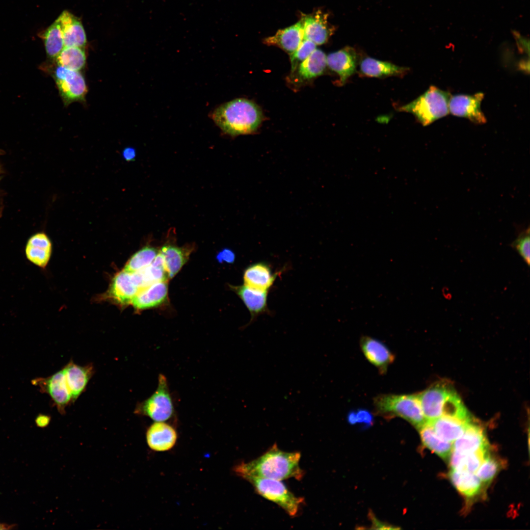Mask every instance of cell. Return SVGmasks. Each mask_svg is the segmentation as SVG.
Wrapping results in <instances>:
<instances>
[{
  "label": "cell",
  "instance_id": "cell-1",
  "mask_svg": "<svg viewBox=\"0 0 530 530\" xmlns=\"http://www.w3.org/2000/svg\"><path fill=\"white\" fill-rule=\"evenodd\" d=\"M300 458L299 452L282 450L275 444L257 458L237 465L234 471L243 479L253 477L281 481L294 478L299 480L304 475L299 466Z\"/></svg>",
  "mask_w": 530,
  "mask_h": 530
},
{
  "label": "cell",
  "instance_id": "cell-2",
  "mask_svg": "<svg viewBox=\"0 0 530 530\" xmlns=\"http://www.w3.org/2000/svg\"><path fill=\"white\" fill-rule=\"evenodd\" d=\"M212 118L225 133L235 136L254 132L261 124L263 116L256 104L239 98L216 108L212 114Z\"/></svg>",
  "mask_w": 530,
  "mask_h": 530
},
{
  "label": "cell",
  "instance_id": "cell-3",
  "mask_svg": "<svg viewBox=\"0 0 530 530\" xmlns=\"http://www.w3.org/2000/svg\"><path fill=\"white\" fill-rule=\"evenodd\" d=\"M450 94L431 86L412 102L398 108L400 111L412 114L424 126L447 115Z\"/></svg>",
  "mask_w": 530,
  "mask_h": 530
},
{
  "label": "cell",
  "instance_id": "cell-4",
  "mask_svg": "<svg viewBox=\"0 0 530 530\" xmlns=\"http://www.w3.org/2000/svg\"><path fill=\"white\" fill-rule=\"evenodd\" d=\"M373 403L378 413L399 416L418 429L426 423L417 394L381 395Z\"/></svg>",
  "mask_w": 530,
  "mask_h": 530
},
{
  "label": "cell",
  "instance_id": "cell-5",
  "mask_svg": "<svg viewBox=\"0 0 530 530\" xmlns=\"http://www.w3.org/2000/svg\"><path fill=\"white\" fill-rule=\"evenodd\" d=\"M256 492L263 498L276 504L291 517L295 516L304 503V499L295 496L281 480L248 477Z\"/></svg>",
  "mask_w": 530,
  "mask_h": 530
},
{
  "label": "cell",
  "instance_id": "cell-6",
  "mask_svg": "<svg viewBox=\"0 0 530 530\" xmlns=\"http://www.w3.org/2000/svg\"><path fill=\"white\" fill-rule=\"evenodd\" d=\"M134 412L148 416L155 422H165L174 414V407L166 377L162 374L158 376V386L154 393L145 400L138 403Z\"/></svg>",
  "mask_w": 530,
  "mask_h": 530
},
{
  "label": "cell",
  "instance_id": "cell-7",
  "mask_svg": "<svg viewBox=\"0 0 530 530\" xmlns=\"http://www.w3.org/2000/svg\"><path fill=\"white\" fill-rule=\"evenodd\" d=\"M52 75L59 94L65 106L77 101H83L87 92L83 76L80 71H74L57 65Z\"/></svg>",
  "mask_w": 530,
  "mask_h": 530
},
{
  "label": "cell",
  "instance_id": "cell-8",
  "mask_svg": "<svg viewBox=\"0 0 530 530\" xmlns=\"http://www.w3.org/2000/svg\"><path fill=\"white\" fill-rule=\"evenodd\" d=\"M453 389L450 384L440 382L417 394L426 422H431L442 416L446 401Z\"/></svg>",
  "mask_w": 530,
  "mask_h": 530
},
{
  "label": "cell",
  "instance_id": "cell-9",
  "mask_svg": "<svg viewBox=\"0 0 530 530\" xmlns=\"http://www.w3.org/2000/svg\"><path fill=\"white\" fill-rule=\"evenodd\" d=\"M484 98L483 93L474 95H456L450 97L449 112L453 115L463 117L477 124L486 122V118L481 110V103Z\"/></svg>",
  "mask_w": 530,
  "mask_h": 530
},
{
  "label": "cell",
  "instance_id": "cell-10",
  "mask_svg": "<svg viewBox=\"0 0 530 530\" xmlns=\"http://www.w3.org/2000/svg\"><path fill=\"white\" fill-rule=\"evenodd\" d=\"M32 382L50 396L60 412L73 401L63 369L47 378L35 379Z\"/></svg>",
  "mask_w": 530,
  "mask_h": 530
},
{
  "label": "cell",
  "instance_id": "cell-11",
  "mask_svg": "<svg viewBox=\"0 0 530 530\" xmlns=\"http://www.w3.org/2000/svg\"><path fill=\"white\" fill-rule=\"evenodd\" d=\"M300 21L303 30V39H308L316 45L324 44L333 32L327 21V15L318 10L310 14H302Z\"/></svg>",
  "mask_w": 530,
  "mask_h": 530
},
{
  "label": "cell",
  "instance_id": "cell-12",
  "mask_svg": "<svg viewBox=\"0 0 530 530\" xmlns=\"http://www.w3.org/2000/svg\"><path fill=\"white\" fill-rule=\"evenodd\" d=\"M327 66L339 76L341 85L356 71L357 55L353 48H344L326 56Z\"/></svg>",
  "mask_w": 530,
  "mask_h": 530
},
{
  "label": "cell",
  "instance_id": "cell-13",
  "mask_svg": "<svg viewBox=\"0 0 530 530\" xmlns=\"http://www.w3.org/2000/svg\"><path fill=\"white\" fill-rule=\"evenodd\" d=\"M361 350L367 359L375 366L381 373L386 372L395 359V356L381 342L369 336H363L360 340Z\"/></svg>",
  "mask_w": 530,
  "mask_h": 530
},
{
  "label": "cell",
  "instance_id": "cell-14",
  "mask_svg": "<svg viewBox=\"0 0 530 530\" xmlns=\"http://www.w3.org/2000/svg\"><path fill=\"white\" fill-rule=\"evenodd\" d=\"M453 450L468 453L489 448L483 428L473 420L452 445Z\"/></svg>",
  "mask_w": 530,
  "mask_h": 530
},
{
  "label": "cell",
  "instance_id": "cell-15",
  "mask_svg": "<svg viewBox=\"0 0 530 530\" xmlns=\"http://www.w3.org/2000/svg\"><path fill=\"white\" fill-rule=\"evenodd\" d=\"M146 440L149 448L156 451H165L175 445L177 433L175 428L164 422H155L146 432Z\"/></svg>",
  "mask_w": 530,
  "mask_h": 530
},
{
  "label": "cell",
  "instance_id": "cell-16",
  "mask_svg": "<svg viewBox=\"0 0 530 530\" xmlns=\"http://www.w3.org/2000/svg\"><path fill=\"white\" fill-rule=\"evenodd\" d=\"M58 18L63 33L64 47L84 48L87 40L80 20L67 10L63 11Z\"/></svg>",
  "mask_w": 530,
  "mask_h": 530
},
{
  "label": "cell",
  "instance_id": "cell-17",
  "mask_svg": "<svg viewBox=\"0 0 530 530\" xmlns=\"http://www.w3.org/2000/svg\"><path fill=\"white\" fill-rule=\"evenodd\" d=\"M303 39L302 24L300 20L289 27L279 30L272 36L266 38L264 43L277 46L290 55L298 47Z\"/></svg>",
  "mask_w": 530,
  "mask_h": 530
},
{
  "label": "cell",
  "instance_id": "cell-18",
  "mask_svg": "<svg viewBox=\"0 0 530 530\" xmlns=\"http://www.w3.org/2000/svg\"><path fill=\"white\" fill-rule=\"evenodd\" d=\"M278 273L272 272L270 267L264 262L251 265L244 271V285L260 291H268L274 283Z\"/></svg>",
  "mask_w": 530,
  "mask_h": 530
},
{
  "label": "cell",
  "instance_id": "cell-19",
  "mask_svg": "<svg viewBox=\"0 0 530 530\" xmlns=\"http://www.w3.org/2000/svg\"><path fill=\"white\" fill-rule=\"evenodd\" d=\"M139 291L132 280V274L123 270L113 278L108 294L115 302L124 305L132 302Z\"/></svg>",
  "mask_w": 530,
  "mask_h": 530
},
{
  "label": "cell",
  "instance_id": "cell-20",
  "mask_svg": "<svg viewBox=\"0 0 530 530\" xmlns=\"http://www.w3.org/2000/svg\"><path fill=\"white\" fill-rule=\"evenodd\" d=\"M409 68L396 65L389 62L366 57L360 63L359 72L366 77L384 78L388 77H401L406 75Z\"/></svg>",
  "mask_w": 530,
  "mask_h": 530
},
{
  "label": "cell",
  "instance_id": "cell-21",
  "mask_svg": "<svg viewBox=\"0 0 530 530\" xmlns=\"http://www.w3.org/2000/svg\"><path fill=\"white\" fill-rule=\"evenodd\" d=\"M326 66V55L316 49L291 74L296 82H303L321 75Z\"/></svg>",
  "mask_w": 530,
  "mask_h": 530
},
{
  "label": "cell",
  "instance_id": "cell-22",
  "mask_svg": "<svg viewBox=\"0 0 530 530\" xmlns=\"http://www.w3.org/2000/svg\"><path fill=\"white\" fill-rule=\"evenodd\" d=\"M167 291V281L155 282L140 289L131 303L138 310L154 307L165 301Z\"/></svg>",
  "mask_w": 530,
  "mask_h": 530
},
{
  "label": "cell",
  "instance_id": "cell-23",
  "mask_svg": "<svg viewBox=\"0 0 530 530\" xmlns=\"http://www.w3.org/2000/svg\"><path fill=\"white\" fill-rule=\"evenodd\" d=\"M63 370L73 401L86 388L93 374V368L91 365L81 366L71 361Z\"/></svg>",
  "mask_w": 530,
  "mask_h": 530
},
{
  "label": "cell",
  "instance_id": "cell-24",
  "mask_svg": "<svg viewBox=\"0 0 530 530\" xmlns=\"http://www.w3.org/2000/svg\"><path fill=\"white\" fill-rule=\"evenodd\" d=\"M448 477L456 489L467 499H475L483 491V484L475 473L451 469Z\"/></svg>",
  "mask_w": 530,
  "mask_h": 530
},
{
  "label": "cell",
  "instance_id": "cell-25",
  "mask_svg": "<svg viewBox=\"0 0 530 530\" xmlns=\"http://www.w3.org/2000/svg\"><path fill=\"white\" fill-rule=\"evenodd\" d=\"M472 420L442 416L429 423L435 433L442 439L452 442L458 438L464 431L468 424Z\"/></svg>",
  "mask_w": 530,
  "mask_h": 530
},
{
  "label": "cell",
  "instance_id": "cell-26",
  "mask_svg": "<svg viewBox=\"0 0 530 530\" xmlns=\"http://www.w3.org/2000/svg\"><path fill=\"white\" fill-rule=\"evenodd\" d=\"M232 288L249 310L251 316L250 322L260 314L268 311V291L257 290L245 285L233 287Z\"/></svg>",
  "mask_w": 530,
  "mask_h": 530
},
{
  "label": "cell",
  "instance_id": "cell-27",
  "mask_svg": "<svg viewBox=\"0 0 530 530\" xmlns=\"http://www.w3.org/2000/svg\"><path fill=\"white\" fill-rule=\"evenodd\" d=\"M424 445L444 460H449L452 445L440 437L431 424L426 422L418 428Z\"/></svg>",
  "mask_w": 530,
  "mask_h": 530
},
{
  "label": "cell",
  "instance_id": "cell-28",
  "mask_svg": "<svg viewBox=\"0 0 530 530\" xmlns=\"http://www.w3.org/2000/svg\"><path fill=\"white\" fill-rule=\"evenodd\" d=\"M191 247H180L172 244H166L159 252L163 256L165 269L169 278L173 277L188 259Z\"/></svg>",
  "mask_w": 530,
  "mask_h": 530
},
{
  "label": "cell",
  "instance_id": "cell-29",
  "mask_svg": "<svg viewBox=\"0 0 530 530\" xmlns=\"http://www.w3.org/2000/svg\"><path fill=\"white\" fill-rule=\"evenodd\" d=\"M47 54L54 59L64 48L63 33L57 18L42 34Z\"/></svg>",
  "mask_w": 530,
  "mask_h": 530
},
{
  "label": "cell",
  "instance_id": "cell-30",
  "mask_svg": "<svg viewBox=\"0 0 530 530\" xmlns=\"http://www.w3.org/2000/svg\"><path fill=\"white\" fill-rule=\"evenodd\" d=\"M55 60L57 65L70 70L80 71L85 65L86 53L84 48L64 47Z\"/></svg>",
  "mask_w": 530,
  "mask_h": 530
},
{
  "label": "cell",
  "instance_id": "cell-31",
  "mask_svg": "<svg viewBox=\"0 0 530 530\" xmlns=\"http://www.w3.org/2000/svg\"><path fill=\"white\" fill-rule=\"evenodd\" d=\"M158 250L146 246L136 252L127 263L124 270L130 273L138 271L151 265L159 253Z\"/></svg>",
  "mask_w": 530,
  "mask_h": 530
},
{
  "label": "cell",
  "instance_id": "cell-32",
  "mask_svg": "<svg viewBox=\"0 0 530 530\" xmlns=\"http://www.w3.org/2000/svg\"><path fill=\"white\" fill-rule=\"evenodd\" d=\"M503 461L494 455H491L489 451L486 455L483 461L477 469V476L483 486H487L498 475L504 467Z\"/></svg>",
  "mask_w": 530,
  "mask_h": 530
},
{
  "label": "cell",
  "instance_id": "cell-33",
  "mask_svg": "<svg viewBox=\"0 0 530 530\" xmlns=\"http://www.w3.org/2000/svg\"><path fill=\"white\" fill-rule=\"evenodd\" d=\"M530 227L518 231L517 238L510 244L528 266L530 263Z\"/></svg>",
  "mask_w": 530,
  "mask_h": 530
},
{
  "label": "cell",
  "instance_id": "cell-34",
  "mask_svg": "<svg viewBox=\"0 0 530 530\" xmlns=\"http://www.w3.org/2000/svg\"><path fill=\"white\" fill-rule=\"evenodd\" d=\"M316 45L308 39H303L297 49L290 55L291 73L317 49Z\"/></svg>",
  "mask_w": 530,
  "mask_h": 530
},
{
  "label": "cell",
  "instance_id": "cell-35",
  "mask_svg": "<svg viewBox=\"0 0 530 530\" xmlns=\"http://www.w3.org/2000/svg\"><path fill=\"white\" fill-rule=\"evenodd\" d=\"M52 249L35 247L27 245L26 253L27 259L42 267L46 266L51 255Z\"/></svg>",
  "mask_w": 530,
  "mask_h": 530
},
{
  "label": "cell",
  "instance_id": "cell-36",
  "mask_svg": "<svg viewBox=\"0 0 530 530\" xmlns=\"http://www.w3.org/2000/svg\"><path fill=\"white\" fill-rule=\"evenodd\" d=\"M27 245L41 248L52 249V244L48 237L44 233H38L31 237Z\"/></svg>",
  "mask_w": 530,
  "mask_h": 530
},
{
  "label": "cell",
  "instance_id": "cell-37",
  "mask_svg": "<svg viewBox=\"0 0 530 530\" xmlns=\"http://www.w3.org/2000/svg\"><path fill=\"white\" fill-rule=\"evenodd\" d=\"M355 413L356 423H361L368 425L372 424L373 417L369 411L360 409L355 412Z\"/></svg>",
  "mask_w": 530,
  "mask_h": 530
},
{
  "label": "cell",
  "instance_id": "cell-38",
  "mask_svg": "<svg viewBox=\"0 0 530 530\" xmlns=\"http://www.w3.org/2000/svg\"><path fill=\"white\" fill-rule=\"evenodd\" d=\"M235 258L234 253L230 250L224 249L219 253L218 255V259L220 261H224L227 263H233Z\"/></svg>",
  "mask_w": 530,
  "mask_h": 530
},
{
  "label": "cell",
  "instance_id": "cell-39",
  "mask_svg": "<svg viewBox=\"0 0 530 530\" xmlns=\"http://www.w3.org/2000/svg\"><path fill=\"white\" fill-rule=\"evenodd\" d=\"M50 420V416L44 414H39L35 418V422L38 427L44 428L49 424Z\"/></svg>",
  "mask_w": 530,
  "mask_h": 530
},
{
  "label": "cell",
  "instance_id": "cell-40",
  "mask_svg": "<svg viewBox=\"0 0 530 530\" xmlns=\"http://www.w3.org/2000/svg\"><path fill=\"white\" fill-rule=\"evenodd\" d=\"M122 156L126 160L132 161L136 156L135 150L132 147L126 148L123 151Z\"/></svg>",
  "mask_w": 530,
  "mask_h": 530
},
{
  "label": "cell",
  "instance_id": "cell-41",
  "mask_svg": "<svg viewBox=\"0 0 530 530\" xmlns=\"http://www.w3.org/2000/svg\"><path fill=\"white\" fill-rule=\"evenodd\" d=\"M372 523L373 528L376 529H396L397 527H393L392 526L383 523L378 521L375 518H372Z\"/></svg>",
  "mask_w": 530,
  "mask_h": 530
},
{
  "label": "cell",
  "instance_id": "cell-42",
  "mask_svg": "<svg viewBox=\"0 0 530 530\" xmlns=\"http://www.w3.org/2000/svg\"><path fill=\"white\" fill-rule=\"evenodd\" d=\"M15 527H16V525H15V524L9 525V524H5V523H0V530H11V529H14Z\"/></svg>",
  "mask_w": 530,
  "mask_h": 530
}]
</instances>
